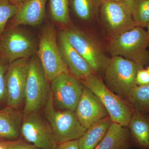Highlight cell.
<instances>
[{
	"mask_svg": "<svg viewBox=\"0 0 149 149\" xmlns=\"http://www.w3.org/2000/svg\"><path fill=\"white\" fill-rule=\"evenodd\" d=\"M149 35L136 27L111 38L107 50L112 56L124 57L144 67L149 64Z\"/></svg>",
	"mask_w": 149,
	"mask_h": 149,
	"instance_id": "cell-1",
	"label": "cell"
},
{
	"mask_svg": "<svg viewBox=\"0 0 149 149\" xmlns=\"http://www.w3.org/2000/svg\"><path fill=\"white\" fill-rule=\"evenodd\" d=\"M44 108L45 118L58 143L77 140L87 130L77 119L74 111L56 109L50 89Z\"/></svg>",
	"mask_w": 149,
	"mask_h": 149,
	"instance_id": "cell-2",
	"label": "cell"
},
{
	"mask_svg": "<svg viewBox=\"0 0 149 149\" xmlns=\"http://www.w3.org/2000/svg\"><path fill=\"white\" fill-rule=\"evenodd\" d=\"M80 81L97 97L113 122L123 126H128L135 110L127 101L110 91L95 73Z\"/></svg>",
	"mask_w": 149,
	"mask_h": 149,
	"instance_id": "cell-3",
	"label": "cell"
},
{
	"mask_svg": "<svg viewBox=\"0 0 149 149\" xmlns=\"http://www.w3.org/2000/svg\"><path fill=\"white\" fill-rule=\"evenodd\" d=\"M143 68L120 56H112L104 72L105 84L112 92L125 98L137 85V72Z\"/></svg>",
	"mask_w": 149,
	"mask_h": 149,
	"instance_id": "cell-4",
	"label": "cell"
},
{
	"mask_svg": "<svg viewBox=\"0 0 149 149\" xmlns=\"http://www.w3.org/2000/svg\"><path fill=\"white\" fill-rule=\"evenodd\" d=\"M37 56L49 83L69 70L62 58L57 42L56 31L53 25L46 26L40 37Z\"/></svg>",
	"mask_w": 149,
	"mask_h": 149,
	"instance_id": "cell-5",
	"label": "cell"
},
{
	"mask_svg": "<svg viewBox=\"0 0 149 149\" xmlns=\"http://www.w3.org/2000/svg\"><path fill=\"white\" fill-rule=\"evenodd\" d=\"M49 83L38 57L29 59L24 113L39 111L47 102L50 91Z\"/></svg>",
	"mask_w": 149,
	"mask_h": 149,
	"instance_id": "cell-6",
	"label": "cell"
},
{
	"mask_svg": "<svg viewBox=\"0 0 149 149\" xmlns=\"http://www.w3.org/2000/svg\"><path fill=\"white\" fill-rule=\"evenodd\" d=\"M63 30L71 45L87 61L94 72H104L109 58L96 40L76 28H67Z\"/></svg>",
	"mask_w": 149,
	"mask_h": 149,
	"instance_id": "cell-7",
	"label": "cell"
},
{
	"mask_svg": "<svg viewBox=\"0 0 149 149\" xmlns=\"http://www.w3.org/2000/svg\"><path fill=\"white\" fill-rule=\"evenodd\" d=\"M0 38V58L10 63L22 58H29L35 52L34 40L17 27H10Z\"/></svg>",
	"mask_w": 149,
	"mask_h": 149,
	"instance_id": "cell-8",
	"label": "cell"
},
{
	"mask_svg": "<svg viewBox=\"0 0 149 149\" xmlns=\"http://www.w3.org/2000/svg\"><path fill=\"white\" fill-rule=\"evenodd\" d=\"M83 85L70 72H63L51 82L54 105L61 110L74 111L82 93Z\"/></svg>",
	"mask_w": 149,
	"mask_h": 149,
	"instance_id": "cell-9",
	"label": "cell"
},
{
	"mask_svg": "<svg viewBox=\"0 0 149 149\" xmlns=\"http://www.w3.org/2000/svg\"><path fill=\"white\" fill-rule=\"evenodd\" d=\"M21 136L42 149H55L58 145L49 123L39 111L24 113Z\"/></svg>",
	"mask_w": 149,
	"mask_h": 149,
	"instance_id": "cell-10",
	"label": "cell"
},
{
	"mask_svg": "<svg viewBox=\"0 0 149 149\" xmlns=\"http://www.w3.org/2000/svg\"><path fill=\"white\" fill-rule=\"evenodd\" d=\"M100 6L102 19L111 38L138 27L131 10L123 1L103 0Z\"/></svg>",
	"mask_w": 149,
	"mask_h": 149,
	"instance_id": "cell-11",
	"label": "cell"
},
{
	"mask_svg": "<svg viewBox=\"0 0 149 149\" xmlns=\"http://www.w3.org/2000/svg\"><path fill=\"white\" fill-rule=\"evenodd\" d=\"M29 61V58H22L9 65L6 75L7 106L19 109L24 104Z\"/></svg>",
	"mask_w": 149,
	"mask_h": 149,
	"instance_id": "cell-12",
	"label": "cell"
},
{
	"mask_svg": "<svg viewBox=\"0 0 149 149\" xmlns=\"http://www.w3.org/2000/svg\"><path fill=\"white\" fill-rule=\"evenodd\" d=\"M74 113L80 123L87 129L109 116L106 109L97 97L84 85Z\"/></svg>",
	"mask_w": 149,
	"mask_h": 149,
	"instance_id": "cell-13",
	"label": "cell"
},
{
	"mask_svg": "<svg viewBox=\"0 0 149 149\" xmlns=\"http://www.w3.org/2000/svg\"><path fill=\"white\" fill-rule=\"evenodd\" d=\"M58 40L62 58L73 76L81 80L95 73L87 61L71 45L63 30L60 32Z\"/></svg>",
	"mask_w": 149,
	"mask_h": 149,
	"instance_id": "cell-14",
	"label": "cell"
},
{
	"mask_svg": "<svg viewBox=\"0 0 149 149\" xmlns=\"http://www.w3.org/2000/svg\"><path fill=\"white\" fill-rule=\"evenodd\" d=\"M47 0H24L17 5L14 16L12 18L10 27L19 25H38L42 22L45 14Z\"/></svg>",
	"mask_w": 149,
	"mask_h": 149,
	"instance_id": "cell-15",
	"label": "cell"
},
{
	"mask_svg": "<svg viewBox=\"0 0 149 149\" xmlns=\"http://www.w3.org/2000/svg\"><path fill=\"white\" fill-rule=\"evenodd\" d=\"M24 113L6 106L0 109V139L13 141L21 136V126Z\"/></svg>",
	"mask_w": 149,
	"mask_h": 149,
	"instance_id": "cell-16",
	"label": "cell"
},
{
	"mask_svg": "<svg viewBox=\"0 0 149 149\" xmlns=\"http://www.w3.org/2000/svg\"><path fill=\"white\" fill-rule=\"evenodd\" d=\"M130 132L127 126L111 124L103 139L95 149H129Z\"/></svg>",
	"mask_w": 149,
	"mask_h": 149,
	"instance_id": "cell-17",
	"label": "cell"
},
{
	"mask_svg": "<svg viewBox=\"0 0 149 149\" xmlns=\"http://www.w3.org/2000/svg\"><path fill=\"white\" fill-rule=\"evenodd\" d=\"M109 116L94 123L78 139L79 149H95L102 141L112 123Z\"/></svg>",
	"mask_w": 149,
	"mask_h": 149,
	"instance_id": "cell-18",
	"label": "cell"
},
{
	"mask_svg": "<svg viewBox=\"0 0 149 149\" xmlns=\"http://www.w3.org/2000/svg\"><path fill=\"white\" fill-rule=\"evenodd\" d=\"M128 126L136 143L142 148L149 149V117L134 111Z\"/></svg>",
	"mask_w": 149,
	"mask_h": 149,
	"instance_id": "cell-19",
	"label": "cell"
},
{
	"mask_svg": "<svg viewBox=\"0 0 149 149\" xmlns=\"http://www.w3.org/2000/svg\"><path fill=\"white\" fill-rule=\"evenodd\" d=\"M125 98L134 110L149 112V84L136 85Z\"/></svg>",
	"mask_w": 149,
	"mask_h": 149,
	"instance_id": "cell-20",
	"label": "cell"
},
{
	"mask_svg": "<svg viewBox=\"0 0 149 149\" xmlns=\"http://www.w3.org/2000/svg\"><path fill=\"white\" fill-rule=\"evenodd\" d=\"M74 13L83 20H90L96 16L103 0H70Z\"/></svg>",
	"mask_w": 149,
	"mask_h": 149,
	"instance_id": "cell-21",
	"label": "cell"
},
{
	"mask_svg": "<svg viewBox=\"0 0 149 149\" xmlns=\"http://www.w3.org/2000/svg\"><path fill=\"white\" fill-rule=\"evenodd\" d=\"M70 0H49L50 13L54 21L62 25H67L70 21Z\"/></svg>",
	"mask_w": 149,
	"mask_h": 149,
	"instance_id": "cell-22",
	"label": "cell"
},
{
	"mask_svg": "<svg viewBox=\"0 0 149 149\" xmlns=\"http://www.w3.org/2000/svg\"><path fill=\"white\" fill-rule=\"evenodd\" d=\"M133 19L138 27H146L149 23V0H134Z\"/></svg>",
	"mask_w": 149,
	"mask_h": 149,
	"instance_id": "cell-23",
	"label": "cell"
},
{
	"mask_svg": "<svg viewBox=\"0 0 149 149\" xmlns=\"http://www.w3.org/2000/svg\"><path fill=\"white\" fill-rule=\"evenodd\" d=\"M17 8V5L9 0H0V37L4 32L9 19L14 16Z\"/></svg>",
	"mask_w": 149,
	"mask_h": 149,
	"instance_id": "cell-24",
	"label": "cell"
},
{
	"mask_svg": "<svg viewBox=\"0 0 149 149\" xmlns=\"http://www.w3.org/2000/svg\"><path fill=\"white\" fill-rule=\"evenodd\" d=\"M9 63L0 58V106L6 105L7 102V91L6 75Z\"/></svg>",
	"mask_w": 149,
	"mask_h": 149,
	"instance_id": "cell-25",
	"label": "cell"
},
{
	"mask_svg": "<svg viewBox=\"0 0 149 149\" xmlns=\"http://www.w3.org/2000/svg\"><path fill=\"white\" fill-rule=\"evenodd\" d=\"M1 145L4 149H42L24 139H20L13 141L3 140Z\"/></svg>",
	"mask_w": 149,
	"mask_h": 149,
	"instance_id": "cell-26",
	"label": "cell"
},
{
	"mask_svg": "<svg viewBox=\"0 0 149 149\" xmlns=\"http://www.w3.org/2000/svg\"><path fill=\"white\" fill-rule=\"evenodd\" d=\"M137 85H144L149 84V73L143 68L139 70L136 76Z\"/></svg>",
	"mask_w": 149,
	"mask_h": 149,
	"instance_id": "cell-27",
	"label": "cell"
},
{
	"mask_svg": "<svg viewBox=\"0 0 149 149\" xmlns=\"http://www.w3.org/2000/svg\"><path fill=\"white\" fill-rule=\"evenodd\" d=\"M55 149H79L78 139L58 144Z\"/></svg>",
	"mask_w": 149,
	"mask_h": 149,
	"instance_id": "cell-28",
	"label": "cell"
},
{
	"mask_svg": "<svg viewBox=\"0 0 149 149\" xmlns=\"http://www.w3.org/2000/svg\"><path fill=\"white\" fill-rule=\"evenodd\" d=\"M122 1L128 6L129 8L131 10L132 14H133V13H134V10H135V1H134V0H122Z\"/></svg>",
	"mask_w": 149,
	"mask_h": 149,
	"instance_id": "cell-29",
	"label": "cell"
},
{
	"mask_svg": "<svg viewBox=\"0 0 149 149\" xmlns=\"http://www.w3.org/2000/svg\"><path fill=\"white\" fill-rule=\"evenodd\" d=\"M9 1L10 2L14 4L17 5L19 4V3H20L24 1V0H9Z\"/></svg>",
	"mask_w": 149,
	"mask_h": 149,
	"instance_id": "cell-30",
	"label": "cell"
},
{
	"mask_svg": "<svg viewBox=\"0 0 149 149\" xmlns=\"http://www.w3.org/2000/svg\"><path fill=\"white\" fill-rule=\"evenodd\" d=\"M147 28H148V31H147V32H148V34L149 35V23L148 24V25H147Z\"/></svg>",
	"mask_w": 149,
	"mask_h": 149,
	"instance_id": "cell-31",
	"label": "cell"
},
{
	"mask_svg": "<svg viewBox=\"0 0 149 149\" xmlns=\"http://www.w3.org/2000/svg\"><path fill=\"white\" fill-rule=\"evenodd\" d=\"M146 70L149 73V64L148 65V67H147Z\"/></svg>",
	"mask_w": 149,
	"mask_h": 149,
	"instance_id": "cell-32",
	"label": "cell"
},
{
	"mask_svg": "<svg viewBox=\"0 0 149 149\" xmlns=\"http://www.w3.org/2000/svg\"><path fill=\"white\" fill-rule=\"evenodd\" d=\"M0 149H4V148H3L2 146L1 145V144H0Z\"/></svg>",
	"mask_w": 149,
	"mask_h": 149,
	"instance_id": "cell-33",
	"label": "cell"
},
{
	"mask_svg": "<svg viewBox=\"0 0 149 149\" xmlns=\"http://www.w3.org/2000/svg\"><path fill=\"white\" fill-rule=\"evenodd\" d=\"M108 1H121L122 0H108Z\"/></svg>",
	"mask_w": 149,
	"mask_h": 149,
	"instance_id": "cell-34",
	"label": "cell"
},
{
	"mask_svg": "<svg viewBox=\"0 0 149 149\" xmlns=\"http://www.w3.org/2000/svg\"><path fill=\"white\" fill-rule=\"evenodd\" d=\"M3 141V140H1V139H0V144H1V141Z\"/></svg>",
	"mask_w": 149,
	"mask_h": 149,
	"instance_id": "cell-35",
	"label": "cell"
}]
</instances>
